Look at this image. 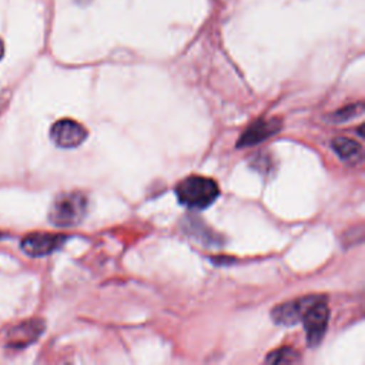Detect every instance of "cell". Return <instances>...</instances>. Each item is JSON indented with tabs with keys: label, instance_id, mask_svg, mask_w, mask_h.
<instances>
[{
	"label": "cell",
	"instance_id": "obj_1",
	"mask_svg": "<svg viewBox=\"0 0 365 365\" xmlns=\"http://www.w3.org/2000/svg\"><path fill=\"white\" fill-rule=\"evenodd\" d=\"M175 195L181 205L200 211L208 208L218 198L220 187L212 178L190 175L177 184Z\"/></svg>",
	"mask_w": 365,
	"mask_h": 365
},
{
	"label": "cell",
	"instance_id": "obj_2",
	"mask_svg": "<svg viewBox=\"0 0 365 365\" xmlns=\"http://www.w3.org/2000/svg\"><path fill=\"white\" fill-rule=\"evenodd\" d=\"M87 212V197L80 191L58 194L48 211V220L53 225L67 228L83 221Z\"/></svg>",
	"mask_w": 365,
	"mask_h": 365
},
{
	"label": "cell",
	"instance_id": "obj_3",
	"mask_svg": "<svg viewBox=\"0 0 365 365\" xmlns=\"http://www.w3.org/2000/svg\"><path fill=\"white\" fill-rule=\"evenodd\" d=\"M329 319V308L325 297L311 295L307 297L305 308L301 317V322L305 328L307 344L309 346H317L327 331Z\"/></svg>",
	"mask_w": 365,
	"mask_h": 365
},
{
	"label": "cell",
	"instance_id": "obj_4",
	"mask_svg": "<svg viewBox=\"0 0 365 365\" xmlns=\"http://www.w3.org/2000/svg\"><path fill=\"white\" fill-rule=\"evenodd\" d=\"M50 137L60 148H76L87 138V130L83 124L71 118H63L53 124Z\"/></svg>",
	"mask_w": 365,
	"mask_h": 365
},
{
	"label": "cell",
	"instance_id": "obj_5",
	"mask_svg": "<svg viewBox=\"0 0 365 365\" xmlns=\"http://www.w3.org/2000/svg\"><path fill=\"white\" fill-rule=\"evenodd\" d=\"M66 235L33 232L23 238L21 250L30 257H44L57 251L66 241Z\"/></svg>",
	"mask_w": 365,
	"mask_h": 365
},
{
	"label": "cell",
	"instance_id": "obj_6",
	"mask_svg": "<svg viewBox=\"0 0 365 365\" xmlns=\"http://www.w3.org/2000/svg\"><path fill=\"white\" fill-rule=\"evenodd\" d=\"M279 128L281 123L277 118H258L244 130L237 141V147L244 148L250 145H257L275 134Z\"/></svg>",
	"mask_w": 365,
	"mask_h": 365
},
{
	"label": "cell",
	"instance_id": "obj_7",
	"mask_svg": "<svg viewBox=\"0 0 365 365\" xmlns=\"http://www.w3.org/2000/svg\"><path fill=\"white\" fill-rule=\"evenodd\" d=\"M305 301H307V297L287 301L274 307V309L271 311L272 321L278 325H285V327L301 322V317L305 308Z\"/></svg>",
	"mask_w": 365,
	"mask_h": 365
},
{
	"label": "cell",
	"instance_id": "obj_8",
	"mask_svg": "<svg viewBox=\"0 0 365 365\" xmlns=\"http://www.w3.org/2000/svg\"><path fill=\"white\" fill-rule=\"evenodd\" d=\"M43 328H44V324L40 319L26 321L11 329L9 335V345L14 348H21L29 345L40 336V334L43 332Z\"/></svg>",
	"mask_w": 365,
	"mask_h": 365
},
{
	"label": "cell",
	"instance_id": "obj_9",
	"mask_svg": "<svg viewBox=\"0 0 365 365\" xmlns=\"http://www.w3.org/2000/svg\"><path fill=\"white\" fill-rule=\"evenodd\" d=\"M332 150L336 153V155L349 163H359L364 157V151L359 143H356L352 138L348 137H336L331 143Z\"/></svg>",
	"mask_w": 365,
	"mask_h": 365
},
{
	"label": "cell",
	"instance_id": "obj_10",
	"mask_svg": "<svg viewBox=\"0 0 365 365\" xmlns=\"http://www.w3.org/2000/svg\"><path fill=\"white\" fill-rule=\"evenodd\" d=\"M184 230L194 237L197 241H201L207 245H217L218 244V235L215 232H212L207 225H204L202 221H198L195 218H188L184 222Z\"/></svg>",
	"mask_w": 365,
	"mask_h": 365
},
{
	"label": "cell",
	"instance_id": "obj_11",
	"mask_svg": "<svg viewBox=\"0 0 365 365\" xmlns=\"http://www.w3.org/2000/svg\"><path fill=\"white\" fill-rule=\"evenodd\" d=\"M298 361H299V354L289 346L278 348L269 352L268 356L265 358V362L268 364H295Z\"/></svg>",
	"mask_w": 365,
	"mask_h": 365
},
{
	"label": "cell",
	"instance_id": "obj_12",
	"mask_svg": "<svg viewBox=\"0 0 365 365\" xmlns=\"http://www.w3.org/2000/svg\"><path fill=\"white\" fill-rule=\"evenodd\" d=\"M364 111V106L362 103H356V104H352V106H346L335 113H332L331 115V120L335 121V123H342V121H348V120H352L354 117L356 115H361Z\"/></svg>",
	"mask_w": 365,
	"mask_h": 365
},
{
	"label": "cell",
	"instance_id": "obj_13",
	"mask_svg": "<svg viewBox=\"0 0 365 365\" xmlns=\"http://www.w3.org/2000/svg\"><path fill=\"white\" fill-rule=\"evenodd\" d=\"M3 54H4V44H3V41L0 40V58L3 57Z\"/></svg>",
	"mask_w": 365,
	"mask_h": 365
},
{
	"label": "cell",
	"instance_id": "obj_14",
	"mask_svg": "<svg viewBox=\"0 0 365 365\" xmlns=\"http://www.w3.org/2000/svg\"><path fill=\"white\" fill-rule=\"evenodd\" d=\"M0 237H1V234H0Z\"/></svg>",
	"mask_w": 365,
	"mask_h": 365
}]
</instances>
